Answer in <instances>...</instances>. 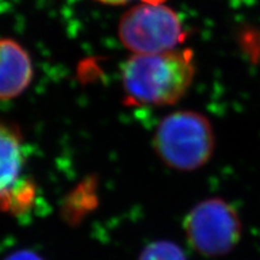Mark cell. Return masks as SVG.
<instances>
[{"mask_svg":"<svg viewBox=\"0 0 260 260\" xmlns=\"http://www.w3.org/2000/svg\"><path fill=\"white\" fill-rule=\"evenodd\" d=\"M96 2L103 3L106 5H124L132 0H96ZM144 4H164L165 0H140Z\"/></svg>","mask_w":260,"mask_h":260,"instance_id":"9c48e42d","label":"cell"},{"mask_svg":"<svg viewBox=\"0 0 260 260\" xmlns=\"http://www.w3.org/2000/svg\"><path fill=\"white\" fill-rule=\"evenodd\" d=\"M3 260H45L37 252L30 251V249H18L10 253L8 256H5Z\"/></svg>","mask_w":260,"mask_h":260,"instance_id":"ba28073f","label":"cell"},{"mask_svg":"<svg viewBox=\"0 0 260 260\" xmlns=\"http://www.w3.org/2000/svg\"><path fill=\"white\" fill-rule=\"evenodd\" d=\"M119 41L134 56H149L177 50L186 40L180 17L164 4L136 5L119 19Z\"/></svg>","mask_w":260,"mask_h":260,"instance_id":"3957f363","label":"cell"},{"mask_svg":"<svg viewBox=\"0 0 260 260\" xmlns=\"http://www.w3.org/2000/svg\"><path fill=\"white\" fill-rule=\"evenodd\" d=\"M34 77L31 58L19 42L0 39V100L23 94Z\"/></svg>","mask_w":260,"mask_h":260,"instance_id":"8992f818","label":"cell"},{"mask_svg":"<svg viewBox=\"0 0 260 260\" xmlns=\"http://www.w3.org/2000/svg\"><path fill=\"white\" fill-rule=\"evenodd\" d=\"M155 153L169 168L193 171L212 157L214 135L206 117L193 111H177L162 118L155 129Z\"/></svg>","mask_w":260,"mask_h":260,"instance_id":"7a4b0ae2","label":"cell"},{"mask_svg":"<svg viewBox=\"0 0 260 260\" xmlns=\"http://www.w3.org/2000/svg\"><path fill=\"white\" fill-rule=\"evenodd\" d=\"M194 73L190 50L133 56L122 68L126 102L147 106L174 105L189 89Z\"/></svg>","mask_w":260,"mask_h":260,"instance_id":"6da1fadb","label":"cell"},{"mask_svg":"<svg viewBox=\"0 0 260 260\" xmlns=\"http://www.w3.org/2000/svg\"><path fill=\"white\" fill-rule=\"evenodd\" d=\"M183 229L189 246L204 256H220L233 251L242 233L237 211L219 198L195 205L183 220Z\"/></svg>","mask_w":260,"mask_h":260,"instance_id":"277c9868","label":"cell"},{"mask_svg":"<svg viewBox=\"0 0 260 260\" xmlns=\"http://www.w3.org/2000/svg\"><path fill=\"white\" fill-rule=\"evenodd\" d=\"M24 146L21 133L0 123V212L27 213L37 199V186L24 177Z\"/></svg>","mask_w":260,"mask_h":260,"instance_id":"5b68a950","label":"cell"},{"mask_svg":"<svg viewBox=\"0 0 260 260\" xmlns=\"http://www.w3.org/2000/svg\"><path fill=\"white\" fill-rule=\"evenodd\" d=\"M138 260H188L176 243L160 240L148 243L140 253Z\"/></svg>","mask_w":260,"mask_h":260,"instance_id":"52a82bcc","label":"cell"}]
</instances>
